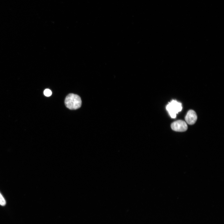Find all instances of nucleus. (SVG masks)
I'll list each match as a JSON object with an SVG mask.
<instances>
[{
    "instance_id": "obj_2",
    "label": "nucleus",
    "mask_w": 224,
    "mask_h": 224,
    "mask_svg": "<svg viewBox=\"0 0 224 224\" xmlns=\"http://www.w3.org/2000/svg\"><path fill=\"white\" fill-rule=\"evenodd\" d=\"M166 109L172 118H175L176 114L182 109V104L176 100H173L166 106Z\"/></svg>"
},
{
    "instance_id": "obj_6",
    "label": "nucleus",
    "mask_w": 224,
    "mask_h": 224,
    "mask_svg": "<svg viewBox=\"0 0 224 224\" xmlns=\"http://www.w3.org/2000/svg\"><path fill=\"white\" fill-rule=\"evenodd\" d=\"M44 95L46 96H49L52 94L51 91L49 89H46L44 92Z\"/></svg>"
},
{
    "instance_id": "obj_4",
    "label": "nucleus",
    "mask_w": 224,
    "mask_h": 224,
    "mask_svg": "<svg viewBox=\"0 0 224 224\" xmlns=\"http://www.w3.org/2000/svg\"><path fill=\"white\" fill-rule=\"evenodd\" d=\"M197 119V116L194 110H190L187 112L185 117V119L186 123L190 125L194 124Z\"/></svg>"
},
{
    "instance_id": "obj_5",
    "label": "nucleus",
    "mask_w": 224,
    "mask_h": 224,
    "mask_svg": "<svg viewBox=\"0 0 224 224\" xmlns=\"http://www.w3.org/2000/svg\"><path fill=\"white\" fill-rule=\"evenodd\" d=\"M6 201L2 194L0 193V205L2 206H4L6 205Z\"/></svg>"
},
{
    "instance_id": "obj_3",
    "label": "nucleus",
    "mask_w": 224,
    "mask_h": 224,
    "mask_svg": "<svg viewBox=\"0 0 224 224\" xmlns=\"http://www.w3.org/2000/svg\"><path fill=\"white\" fill-rule=\"evenodd\" d=\"M171 127L174 131L177 132H184L188 128L186 123L183 120H179L172 123Z\"/></svg>"
},
{
    "instance_id": "obj_1",
    "label": "nucleus",
    "mask_w": 224,
    "mask_h": 224,
    "mask_svg": "<svg viewBox=\"0 0 224 224\" xmlns=\"http://www.w3.org/2000/svg\"><path fill=\"white\" fill-rule=\"evenodd\" d=\"M65 104L66 106L68 109L70 110H76L81 106L82 100L79 96L71 93L66 97Z\"/></svg>"
}]
</instances>
